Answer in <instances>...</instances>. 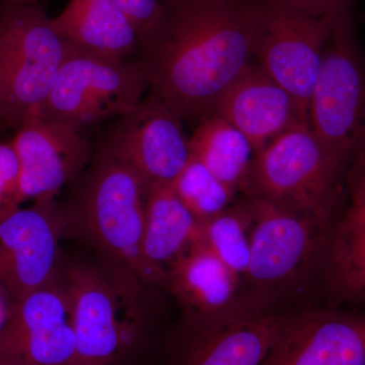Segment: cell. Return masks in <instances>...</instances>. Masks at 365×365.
I'll return each instance as SVG.
<instances>
[{
	"label": "cell",
	"instance_id": "12",
	"mask_svg": "<svg viewBox=\"0 0 365 365\" xmlns=\"http://www.w3.org/2000/svg\"><path fill=\"white\" fill-rule=\"evenodd\" d=\"M292 309L247 292L227 313L189 322L179 365H261Z\"/></svg>",
	"mask_w": 365,
	"mask_h": 365
},
{
	"label": "cell",
	"instance_id": "5",
	"mask_svg": "<svg viewBox=\"0 0 365 365\" xmlns=\"http://www.w3.org/2000/svg\"><path fill=\"white\" fill-rule=\"evenodd\" d=\"M72 44L45 9L6 0L0 6V119L19 129L49 95Z\"/></svg>",
	"mask_w": 365,
	"mask_h": 365
},
{
	"label": "cell",
	"instance_id": "15",
	"mask_svg": "<svg viewBox=\"0 0 365 365\" xmlns=\"http://www.w3.org/2000/svg\"><path fill=\"white\" fill-rule=\"evenodd\" d=\"M319 294L328 306L365 309V150L345 175V200L327 232Z\"/></svg>",
	"mask_w": 365,
	"mask_h": 365
},
{
	"label": "cell",
	"instance_id": "28",
	"mask_svg": "<svg viewBox=\"0 0 365 365\" xmlns=\"http://www.w3.org/2000/svg\"><path fill=\"white\" fill-rule=\"evenodd\" d=\"M9 1L21 2V4H34L36 0H9Z\"/></svg>",
	"mask_w": 365,
	"mask_h": 365
},
{
	"label": "cell",
	"instance_id": "3",
	"mask_svg": "<svg viewBox=\"0 0 365 365\" xmlns=\"http://www.w3.org/2000/svg\"><path fill=\"white\" fill-rule=\"evenodd\" d=\"M74 297L73 365H116L143 342L148 327L143 283L111 264L66 266Z\"/></svg>",
	"mask_w": 365,
	"mask_h": 365
},
{
	"label": "cell",
	"instance_id": "1",
	"mask_svg": "<svg viewBox=\"0 0 365 365\" xmlns=\"http://www.w3.org/2000/svg\"><path fill=\"white\" fill-rule=\"evenodd\" d=\"M137 62L151 93L184 119L212 116L222 93L254 63L262 0H160Z\"/></svg>",
	"mask_w": 365,
	"mask_h": 365
},
{
	"label": "cell",
	"instance_id": "2",
	"mask_svg": "<svg viewBox=\"0 0 365 365\" xmlns=\"http://www.w3.org/2000/svg\"><path fill=\"white\" fill-rule=\"evenodd\" d=\"M252 211L251 254L242 287L275 306L302 307V297L319 292L329 225L316 218L246 196Z\"/></svg>",
	"mask_w": 365,
	"mask_h": 365
},
{
	"label": "cell",
	"instance_id": "14",
	"mask_svg": "<svg viewBox=\"0 0 365 365\" xmlns=\"http://www.w3.org/2000/svg\"><path fill=\"white\" fill-rule=\"evenodd\" d=\"M261 365H365V309H292Z\"/></svg>",
	"mask_w": 365,
	"mask_h": 365
},
{
	"label": "cell",
	"instance_id": "22",
	"mask_svg": "<svg viewBox=\"0 0 365 365\" xmlns=\"http://www.w3.org/2000/svg\"><path fill=\"white\" fill-rule=\"evenodd\" d=\"M252 211L248 198L201 223V240L244 282L251 254Z\"/></svg>",
	"mask_w": 365,
	"mask_h": 365
},
{
	"label": "cell",
	"instance_id": "13",
	"mask_svg": "<svg viewBox=\"0 0 365 365\" xmlns=\"http://www.w3.org/2000/svg\"><path fill=\"white\" fill-rule=\"evenodd\" d=\"M182 118L153 93L118 118L104 148L129 165L148 187L172 185L191 158Z\"/></svg>",
	"mask_w": 365,
	"mask_h": 365
},
{
	"label": "cell",
	"instance_id": "20",
	"mask_svg": "<svg viewBox=\"0 0 365 365\" xmlns=\"http://www.w3.org/2000/svg\"><path fill=\"white\" fill-rule=\"evenodd\" d=\"M51 24L72 45L100 58L128 62L138 55L135 26L111 0H69Z\"/></svg>",
	"mask_w": 365,
	"mask_h": 365
},
{
	"label": "cell",
	"instance_id": "17",
	"mask_svg": "<svg viewBox=\"0 0 365 365\" xmlns=\"http://www.w3.org/2000/svg\"><path fill=\"white\" fill-rule=\"evenodd\" d=\"M213 115L241 131L255 153L299 123H307L292 96L256 63L230 85Z\"/></svg>",
	"mask_w": 365,
	"mask_h": 365
},
{
	"label": "cell",
	"instance_id": "7",
	"mask_svg": "<svg viewBox=\"0 0 365 365\" xmlns=\"http://www.w3.org/2000/svg\"><path fill=\"white\" fill-rule=\"evenodd\" d=\"M148 185L123 160L103 146L91 167L72 222L113 264L148 284L141 253Z\"/></svg>",
	"mask_w": 365,
	"mask_h": 365
},
{
	"label": "cell",
	"instance_id": "24",
	"mask_svg": "<svg viewBox=\"0 0 365 365\" xmlns=\"http://www.w3.org/2000/svg\"><path fill=\"white\" fill-rule=\"evenodd\" d=\"M20 173L13 143L0 141V217L20 206Z\"/></svg>",
	"mask_w": 365,
	"mask_h": 365
},
{
	"label": "cell",
	"instance_id": "11",
	"mask_svg": "<svg viewBox=\"0 0 365 365\" xmlns=\"http://www.w3.org/2000/svg\"><path fill=\"white\" fill-rule=\"evenodd\" d=\"M74 297L63 271L9 307L0 330V365H73Z\"/></svg>",
	"mask_w": 365,
	"mask_h": 365
},
{
	"label": "cell",
	"instance_id": "16",
	"mask_svg": "<svg viewBox=\"0 0 365 365\" xmlns=\"http://www.w3.org/2000/svg\"><path fill=\"white\" fill-rule=\"evenodd\" d=\"M11 143L20 160L21 203L54 199L91 157L81 132L38 115L21 124Z\"/></svg>",
	"mask_w": 365,
	"mask_h": 365
},
{
	"label": "cell",
	"instance_id": "18",
	"mask_svg": "<svg viewBox=\"0 0 365 365\" xmlns=\"http://www.w3.org/2000/svg\"><path fill=\"white\" fill-rule=\"evenodd\" d=\"M167 285L187 309L189 322L217 318L237 306L247 294L241 278L202 240L170 269Z\"/></svg>",
	"mask_w": 365,
	"mask_h": 365
},
{
	"label": "cell",
	"instance_id": "23",
	"mask_svg": "<svg viewBox=\"0 0 365 365\" xmlns=\"http://www.w3.org/2000/svg\"><path fill=\"white\" fill-rule=\"evenodd\" d=\"M170 187L201 223L230 207L235 202L237 193L192 155L189 163Z\"/></svg>",
	"mask_w": 365,
	"mask_h": 365
},
{
	"label": "cell",
	"instance_id": "21",
	"mask_svg": "<svg viewBox=\"0 0 365 365\" xmlns=\"http://www.w3.org/2000/svg\"><path fill=\"white\" fill-rule=\"evenodd\" d=\"M189 143L191 155L216 178L237 192L245 191L255 151L241 131L212 115L200 120Z\"/></svg>",
	"mask_w": 365,
	"mask_h": 365
},
{
	"label": "cell",
	"instance_id": "4",
	"mask_svg": "<svg viewBox=\"0 0 365 365\" xmlns=\"http://www.w3.org/2000/svg\"><path fill=\"white\" fill-rule=\"evenodd\" d=\"M346 170L299 123L255 153L244 194L330 225L344 203Z\"/></svg>",
	"mask_w": 365,
	"mask_h": 365
},
{
	"label": "cell",
	"instance_id": "6",
	"mask_svg": "<svg viewBox=\"0 0 365 365\" xmlns=\"http://www.w3.org/2000/svg\"><path fill=\"white\" fill-rule=\"evenodd\" d=\"M307 124L346 170L365 150V55L351 11L338 16L327 41Z\"/></svg>",
	"mask_w": 365,
	"mask_h": 365
},
{
	"label": "cell",
	"instance_id": "25",
	"mask_svg": "<svg viewBox=\"0 0 365 365\" xmlns=\"http://www.w3.org/2000/svg\"><path fill=\"white\" fill-rule=\"evenodd\" d=\"M132 21L143 40L155 26L162 11L160 0H111Z\"/></svg>",
	"mask_w": 365,
	"mask_h": 365
},
{
	"label": "cell",
	"instance_id": "9",
	"mask_svg": "<svg viewBox=\"0 0 365 365\" xmlns=\"http://www.w3.org/2000/svg\"><path fill=\"white\" fill-rule=\"evenodd\" d=\"M339 16L319 18L262 0L254 62L292 96L307 122L326 43Z\"/></svg>",
	"mask_w": 365,
	"mask_h": 365
},
{
	"label": "cell",
	"instance_id": "26",
	"mask_svg": "<svg viewBox=\"0 0 365 365\" xmlns=\"http://www.w3.org/2000/svg\"><path fill=\"white\" fill-rule=\"evenodd\" d=\"M287 6L299 9L311 16H338L351 11L354 0H276Z\"/></svg>",
	"mask_w": 365,
	"mask_h": 365
},
{
	"label": "cell",
	"instance_id": "10",
	"mask_svg": "<svg viewBox=\"0 0 365 365\" xmlns=\"http://www.w3.org/2000/svg\"><path fill=\"white\" fill-rule=\"evenodd\" d=\"M71 222L55 198L0 217V292L9 307L63 271L60 242Z\"/></svg>",
	"mask_w": 365,
	"mask_h": 365
},
{
	"label": "cell",
	"instance_id": "27",
	"mask_svg": "<svg viewBox=\"0 0 365 365\" xmlns=\"http://www.w3.org/2000/svg\"><path fill=\"white\" fill-rule=\"evenodd\" d=\"M9 314V304L4 294L0 292V330L6 324L7 317Z\"/></svg>",
	"mask_w": 365,
	"mask_h": 365
},
{
	"label": "cell",
	"instance_id": "19",
	"mask_svg": "<svg viewBox=\"0 0 365 365\" xmlns=\"http://www.w3.org/2000/svg\"><path fill=\"white\" fill-rule=\"evenodd\" d=\"M200 240L201 222L172 187H148L141 246L148 284L167 285L170 269Z\"/></svg>",
	"mask_w": 365,
	"mask_h": 365
},
{
	"label": "cell",
	"instance_id": "8",
	"mask_svg": "<svg viewBox=\"0 0 365 365\" xmlns=\"http://www.w3.org/2000/svg\"><path fill=\"white\" fill-rule=\"evenodd\" d=\"M148 88L136 59L109 61L72 45L38 116L81 132L129 114Z\"/></svg>",
	"mask_w": 365,
	"mask_h": 365
}]
</instances>
